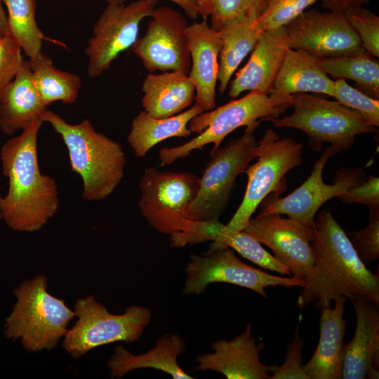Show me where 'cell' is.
Segmentation results:
<instances>
[{
    "label": "cell",
    "instance_id": "obj_29",
    "mask_svg": "<svg viewBox=\"0 0 379 379\" xmlns=\"http://www.w3.org/2000/svg\"><path fill=\"white\" fill-rule=\"evenodd\" d=\"M321 68L335 79L355 81L357 89L369 97L379 99V62L365 51L354 55L318 58Z\"/></svg>",
    "mask_w": 379,
    "mask_h": 379
},
{
    "label": "cell",
    "instance_id": "obj_22",
    "mask_svg": "<svg viewBox=\"0 0 379 379\" xmlns=\"http://www.w3.org/2000/svg\"><path fill=\"white\" fill-rule=\"evenodd\" d=\"M346 299L340 297L334 300L333 307L320 308L318 345L310 359L303 365L309 379L343 378Z\"/></svg>",
    "mask_w": 379,
    "mask_h": 379
},
{
    "label": "cell",
    "instance_id": "obj_25",
    "mask_svg": "<svg viewBox=\"0 0 379 379\" xmlns=\"http://www.w3.org/2000/svg\"><path fill=\"white\" fill-rule=\"evenodd\" d=\"M141 89L144 111L156 119L181 113L192 105L195 96V88L188 74L180 72L150 73Z\"/></svg>",
    "mask_w": 379,
    "mask_h": 379
},
{
    "label": "cell",
    "instance_id": "obj_39",
    "mask_svg": "<svg viewBox=\"0 0 379 379\" xmlns=\"http://www.w3.org/2000/svg\"><path fill=\"white\" fill-rule=\"evenodd\" d=\"M338 198L343 203L362 204L369 209L379 208V178L371 175Z\"/></svg>",
    "mask_w": 379,
    "mask_h": 379
},
{
    "label": "cell",
    "instance_id": "obj_32",
    "mask_svg": "<svg viewBox=\"0 0 379 379\" xmlns=\"http://www.w3.org/2000/svg\"><path fill=\"white\" fill-rule=\"evenodd\" d=\"M268 4L269 0H213L210 26L220 32L237 24H253Z\"/></svg>",
    "mask_w": 379,
    "mask_h": 379
},
{
    "label": "cell",
    "instance_id": "obj_15",
    "mask_svg": "<svg viewBox=\"0 0 379 379\" xmlns=\"http://www.w3.org/2000/svg\"><path fill=\"white\" fill-rule=\"evenodd\" d=\"M284 27L288 48L301 49L318 58L366 51L344 13L305 11Z\"/></svg>",
    "mask_w": 379,
    "mask_h": 379
},
{
    "label": "cell",
    "instance_id": "obj_24",
    "mask_svg": "<svg viewBox=\"0 0 379 379\" xmlns=\"http://www.w3.org/2000/svg\"><path fill=\"white\" fill-rule=\"evenodd\" d=\"M185 349L184 340L175 333L161 335L152 350L138 355L131 353L124 346L118 345L107 362L111 378H120L138 368H154L170 375L174 379H193L178 363V358Z\"/></svg>",
    "mask_w": 379,
    "mask_h": 379
},
{
    "label": "cell",
    "instance_id": "obj_16",
    "mask_svg": "<svg viewBox=\"0 0 379 379\" xmlns=\"http://www.w3.org/2000/svg\"><path fill=\"white\" fill-rule=\"evenodd\" d=\"M244 231L270 248L293 277L305 281L309 277L316 260L312 227L279 214H258L249 219Z\"/></svg>",
    "mask_w": 379,
    "mask_h": 379
},
{
    "label": "cell",
    "instance_id": "obj_9",
    "mask_svg": "<svg viewBox=\"0 0 379 379\" xmlns=\"http://www.w3.org/2000/svg\"><path fill=\"white\" fill-rule=\"evenodd\" d=\"M74 314L78 320L67 330L62 343L74 358L103 345L138 341L152 316L149 309L138 305L128 307L122 314H111L92 295L77 301Z\"/></svg>",
    "mask_w": 379,
    "mask_h": 379
},
{
    "label": "cell",
    "instance_id": "obj_41",
    "mask_svg": "<svg viewBox=\"0 0 379 379\" xmlns=\"http://www.w3.org/2000/svg\"><path fill=\"white\" fill-rule=\"evenodd\" d=\"M180 6L185 13L192 19H197L199 9L196 0H168Z\"/></svg>",
    "mask_w": 379,
    "mask_h": 379
},
{
    "label": "cell",
    "instance_id": "obj_8",
    "mask_svg": "<svg viewBox=\"0 0 379 379\" xmlns=\"http://www.w3.org/2000/svg\"><path fill=\"white\" fill-rule=\"evenodd\" d=\"M260 122L246 126L241 136L210 155L211 159L200 177L198 193L185 211V219H219L229 201L236 178L255 158L254 133Z\"/></svg>",
    "mask_w": 379,
    "mask_h": 379
},
{
    "label": "cell",
    "instance_id": "obj_10",
    "mask_svg": "<svg viewBox=\"0 0 379 379\" xmlns=\"http://www.w3.org/2000/svg\"><path fill=\"white\" fill-rule=\"evenodd\" d=\"M185 271V295L202 293L211 284L227 283L244 287L267 298L270 286L306 287L308 281L294 277L274 276L242 262L230 247L212 241L202 255L191 254Z\"/></svg>",
    "mask_w": 379,
    "mask_h": 379
},
{
    "label": "cell",
    "instance_id": "obj_42",
    "mask_svg": "<svg viewBox=\"0 0 379 379\" xmlns=\"http://www.w3.org/2000/svg\"><path fill=\"white\" fill-rule=\"evenodd\" d=\"M196 1L198 6L199 15L202 17L203 20H206L211 14L213 0H196Z\"/></svg>",
    "mask_w": 379,
    "mask_h": 379
},
{
    "label": "cell",
    "instance_id": "obj_40",
    "mask_svg": "<svg viewBox=\"0 0 379 379\" xmlns=\"http://www.w3.org/2000/svg\"><path fill=\"white\" fill-rule=\"evenodd\" d=\"M323 2L324 7L329 11L344 13L350 6L368 4L370 0H327Z\"/></svg>",
    "mask_w": 379,
    "mask_h": 379
},
{
    "label": "cell",
    "instance_id": "obj_45",
    "mask_svg": "<svg viewBox=\"0 0 379 379\" xmlns=\"http://www.w3.org/2000/svg\"><path fill=\"white\" fill-rule=\"evenodd\" d=\"M276 0H269V4H268V6L271 4H272L273 2H274Z\"/></svg>",
    "mask_w": 379,
    "mask_h": 379
},
{
    "label": "cell",
    "instance_id": "obj_33",
    "mask_svg": "<svg viewBox=\"0 0 379 379\" xmlns=\"http://www.w3.org/2000/svg\"><path fill=\"white\" fill-rule=\"evenodd\" d=\"M344 14L358 34L365 51L378 58L379 17L363 6H350Z\"/></svg>",
    "mask_w": 379,
    "mask_h": 379
},
{
    "label": "cell",
    "instance_id": "obj_2",
    "mask_svg": "<svg viewBox=\"0 0 379 379\" xmlns=\"http://www.w3.org/2000/svg\"><path fill=\"white\" fill-rule=\"evenodd\" d=\"M43 123L34 121L1 148L2 173L8 181L0 202L1 220L18 232L41 230L59 208L57 184L39 165L37 136Z\"/></svg>",
    "mask_w": 379,
    "mask_h": 379
},
{
    "label": "cell",
    "instance_id": "obj_13",
    "mask_svg": "<svg viewBox=\"0 0 379 379\" xmlns=\"http://www.w3.org/2000/svg\"><path fill=\"white\" fill-rule=\"evenodd\" d=\"M157 3V0H137L128 5H107L85 48L89 77L101 76L119 55L131 48L138 39L141 21L152 15Z\"/></svg>",
    "mask_w": 379,
    "mask_h": 379
},
{
    "label": "cell",
    "instance_id": "obj_34",
    "mask_svg": "<svg viewBox=\"0 0 379 379\" xmlns=\"http://www.w3.org/2000/svg\"><path fill=\"white\" fill-rule=\"evenodd\" d=\"M334 98L342 105L358 112L370 124L379 126V100L349 85L344 79L334 81Z\"/></svg>",
    "mask_w": 379,
    "mask_h": 379
},
{
    "label": "cell",
    "instance_id": "obj_1",
    "mask_svg": "<svg viewBox=\"0 0 379 379\" xmlns=\"http://www.w3.org/2000/svg\"><path fill=\"white\" fill-rule=\"evenodd\" d=\"M312 245L316 260L306 279L308 285L298 296L300 309L314 301L318 308L331 306L342 296L379 305L378 270L373 273L362 262L344 230L326 208L315 218Z\"/></svg>",
    "mask_w": 379,
    "mask_h": 379
},
{
    "label": "cell",
    "instance_id": "obj_19",
    "mask_svg": "<svg viewBox=\"0 0 379 379\" xmlns=\"http://www.w3.org/2000/svg\"><path fill=\"white\" fill-rule=\"evenodd\" d=\"M357 317L351 341L344 345L343 379H378L379 375L378 305L363 298L351 301Z\"/></svg>",
    "mask_w": 379,
    "mask_h": 379
},
{
    "label": "cell",
    "instance_id": "obj_17",
    "mask_svg": "<svg viewBox=\"0 0 379 379\" xmlns=\"http://www.w3.org/2000/svg\"><path fill=\"white\" fill-rule=\"evenodd\" d=\"M252 326L247 324L241 333L230 340L221 339L213 342V352L204 353L196 359L195 371H213L227 379H270L277 365L267 366L260 360L265 343L257 342Z\"/></svg>",
    "mask_w": 379,
    "mask_h": 379
},
{
    "label": "cell",
    "instance_id": "obj_37",
    "mask_svg": "<svg viewBox=\"0 0 379 379\" xmlns=\"http://www.w3.org/2000/svg\"><path fill=\"white\" fill-rule=\"evenodd\" d=\"M24 62L22 48L12 36H0V93L14 79Z\"/></svg>",
    "mask_w": 379,
    "mask_h": 379
},
{
    "label": "cell",
    "instance_id": "obj_28",
    "mask_svg": "<svg viewBox=\"0 0 379 379\" xmlns=\"http://www.w3.org/2000/svg\"><path fill=\"white\" fill-rule=\"evenodd\" d=\"M28 62L32 81L45 106L57 101L72 104L77 100L82 84L78 74L58 69L42 52Z\"/></svg>",
    "mask_w": 379,
    "mask_h": 379
},
{
    "label": "cell",
    "instance_id": "obj_38",
    "mask_svg": "<svg viewBox=\"0 0 379 379\" xmlns=\"http://www.w3.org/2000/svg\"><path fill=\"white\" fill-rule=\"evenodd\" d=\"M302 345L303 341L300 336L298 325L293 340L287 347L284 364L281 366H278L270 379H309L302 364Z\"/></svg>",
    "mask_w": 379,
    "mask_h": 379
},
{
    "label": "cell",
    "instance_id": "obj_35",
    "mask_svg": "<svg viewBox=\"0 0 379 379\" xmlns=\"http://www.w3.org/2000/svg\"><path fill=\"white\" fill-rule=\"evenodd\" d=\"M317 1L276 0L267 6L255 25L260 32L284 27Z\"/></svg>",
    "mask_w": 379,
    "mask_h": 379
},
{
    "label": "cell",
    "instance_id": "obj_31",
    "mask_svg": "<svg viewBox=\"0 0 379 379\" xmlns=\"http://www.w3.org/2000/svg\"><path fill=\"white\" fill-rule=\"evenodd\" d=\"M8 10L9 34L33 59L41 52L46 38L36 21L35 0H2Z\"/></svg>",
    "mask_w": 379,
    "mask_h": 379
},
{
    "label": "cell",
    "instance_id": "obj_36",
    "mask_svg": "<svg viewBox=\"0 0 379 379\" xmlns=\"http://www.w3.org/2000/svg\"><path fill=\"white\" fill-rule=\"evenodd\" d=\"M350 241L366 266L379 258V208L369 209L368 223L364 229L349 233Z\"/></svg>",
    "mask_w": 379,
    "mask_h": 379
},
{
    "label": "cell",
    "instance_id": "obj_30",
    "mask_svg": "<svg viewBox=\"0 0 379 379\" xmlns=\"http://www.w3.org/2000/svg\"><path fill=\"white\" fill-rule=\"evenodd\" d=\"M261 32L255 23L237 24L220 32L222 46L219 53L218 81L221 95L241 61L255 47Z\"/></svg>",
    "mask_w": 379,
    "mask_h": 379
},
{
    "label": "cell",
    "instance_id": "obj_44",
    "mask_svg": "<svg viewBox=\"0 0 379 379\" xmlns=\"http://www.w3.org/2000/svg\"><path fill=\"white\" fill-rule=\"evenodd\" d=\"M102 1H103L104 2H106L107 4H124L125 0H102Z\"/></svg>",
    "mask_w": 379,
    "mask_h": 379
},
{
    "label": "cell",
    "instance_id": "obj_4",
    "mask_svg": "<svg viewBox=\"0 0 379 379\" xmlns=\"http://www.w3.org/2000/svg\"><path fill=\"white\" fill-rule=\"evenodd\" d=\"M292 106V95L282 96L273 93L267 95L251 91L238 100L203 112L192 118L187 126L191 133L197 135L180 145L161 148L159 152L160 164H171L209 144L213 145L211 155L225 137L237 128L278 118Z\"/></svg>",
    "mask_w": 379,
    "mask_h": 379
},
{
    "label": "cell",
    "instance_id": "obj_18",
    "mask_svg": "<svg viewBox=\"0 0 379 379\" xmlns=\"http://www.w3.org/2000/svg\"><path fill=\"white\" fill-rule=\"evenodd\" d=\"M223 244L259 267L282 275H291L288 268L267 251L257 240L244 231L229 229L219 219L197 221L187 220L178 233L170 236L173 248H182L206 241Z\"/></svg>",
    "mask_w": 379,
    "mask_h": 379
},
{
    "label": "cell",
    "instance_id": "obj_21",
    "mask_svg": "<svg viewBox=\"0 0 379 379\" xmlns=\"http://www.w3.org/2000/svg\"><path fill=\"white\" fill-rule=\"evenodd\" d=\"M188 48L192 65L188 76L195 88V103L204 112L215 107V88L222 46L220 32L213 29L206 20L188 25Z\"/></svg>",
    "mask_w": 379,
    "mask_h": 379
},
{
    "label": "cell",
    "instance_id": "obj_27",
    "mask_svg": "<svg viewBox=\"0 0 379 379\" xmlns=\"http://www.w3.org/2000/svg\"><path fill=\"white\" fill-rule=\"evenodd\" d=\"M203 112L197 103L180 114L164 119H156L144 110L140 111L132 120L126 140L136 157H144L161 141L190 135L189 122Z\"/></svg>",
    "mask_w": 379,
    "mask_h": 379
},
{
    "label": "cell",
    "instance_id": "obj_6",
    "mask_svg": "<svg viewBox=\"0 0 379 379\" xmlns=\"http://www.w3.org/2000/svg\"><path fill=\"white\" fill-rule=\"evenodd\" d=\"M291 95L293 112L266 121L277 128H294L303 131L309 138L308 147L313 151H320L326 142L336 153L343 152L352 146L357 135L376 131V127L358 112L338 101L305 93Z\"/></svg>",
    "mask_w": 379,
    "mask_h": 379
},
{
    "label": "cell",
    "instance_id": "obj_43",
    "mask_svg": "<svg viewBox=\"0 0 379 379\" xmlns=\"http://www.w3.org/2000/svg\"><path fill=\"white\" fill-rule=\"evenodd\" d=\"M9 34L8 19L3 7V1L0 0V36Z\"/></svg>",
    "mask_w": 379,
    "mask_h": 379
},
{
    "label": "cell",
    "instance_id": "obj_14",
    "mask_svg": "<svg viewBox=\"0 0 379 379\" xmlns=\"http://www.w3.org/2000/svg\"><path fill=\"white\" fill-rule=\"evenodd\" d=\"M145 34L131 46L149 72H180L188 74L191 58L185 18L168 6L155 8Z\"/></svg>",
    "mask_w": 379,
    "mask_h": 379
},
{
    "label": "cell",
    "instance_id": "obj_7",
    "mask_svg": "<svg viewBox=\"0 0 379 379\" xmlns=\"http://www.w3.org/2000/svg\"><path fill=\"white\" fill-rule=\"evenodd\" d=\"M303 145L293 138H280L272 129H267L254 147L256 162L244 173L248 178L246 191L239 208L226 225L235 231H244L262 201L270 193L279 195L285 187L284 177L302 162Z\"/></svg>",
    "mask_w": 379,
    "mask_h": 379
},
{
    "label": "cell",
    "instance_id": "obj_23",
    "mask_svg": "<svg viewBox=\"0 0 379 379\" xmlns=\"http://www.w3.org/2000/svg\"><path fill=\"white\" fill-rule=\"evenodd\" d=\"M46 110L32 81L29 62L25 60L14 79L0 93V131L8 135L23 131L34 121H43Z\"/></svg>",
    "mask_w": 379,
    "mask_h": 379
},
{
    "label": "cell",
    "instance_id": "obj_3",
    "mask_svg": "<svg viewBox=\"0 0 379 379\" xmlns=\"http://www.w3.org/2000/svg\"><path fill=\"white\" fill-rule=\"evenodd\" d=\"M42 119L66 146L72 171L82 180L81 198L99 201L110 196L124 175L126 158L122 146L97 132L87 119L72 124L48 109Z\"/></svg>",
    "mask_w": 379,
    "mask_h": 379
},
{
    "label": "cell",
    "instance_id": "obj_46",
    "mask_svg": "<svg viewBox=\"0 0 379 379\" xmlns=\"http://www.w3.org/2000/svg\"><path fill=\"white\" fill-rule=\"evenodd\" d=\"M1 196L0 194V202H1ZM1 220V209H0V220Z\"/></svg>",
    "mask_w": 379,
    "mask_h": 379
},
{
    "label": "cell",
    "instance_id": "obj_26",
    "mask_svg": "<svg viewBox=\"0 0 379 379\" xmlns=\"http://www.w3.org/2000/svg\"><path fill=\"white\" fill-rule=\"evenodd\" d=\"M271 93L282 96L317 93L333 97L334 81L321 68L318 58L301 49L288 48Z\"/></svg>",
    "mask_w": 379,
    "mask_h": 379
},
{
    "label": "cell",
    "instance_id": "obj_12",
    "mask_svg": "<svg viewBox=\"0 0 379 379\" xmlns=\"http://www.w3.org/2000/svg\"><path fill=\"white\" fill-rule=\"evenodd\" d=\"M336 154L330 145L316 161L307 180L286 197L272 192L260 203L258 214L286 215L309 227L314 225L315 215L321 206L338 197L367 178L363 168L342 167L336 172L334 182L326 184L322 173L328 159Z\"/></svg>",
    "mask_w": 379,
    "mask_h": 379
},
{
    "label": "cell",
    "instance_id": "obj_5",
    "mask_svg": "<svg viewBox=\"0 0 379 379\" xmlns=\"http://www.w3.org/2000/svg\"><path fill=\"white\" fill-rule=\"evenodd\" d=\"M46 288L47 279L39 275L13 291L17 302L6 319L4 335L12 340L20 338L22 347L29 351L54 348L75 316L63 300L53 296Z\"/></svg>",
    "mask_w": 379,
    "mask_h": 379
},
{
    "label": "cell",
    "instance_id": "obj_20",
    "mask_svg": "<svg viewBox=\"0 0 379 379\" xmlns=\"http://www.w3.org/2000/svg\"><path fill=\"white\" fill-rule=\"evenodd\" d=\"M288 49L285 27L262 32L248 61L232 81L229 95L235 98L245 91L269 95Z\"/></svg>",
    "mask_w": 379,
    "mask_h": 379
},
{
    "label": "cell",
    "instance_id": "obj_11",
    "mask_svg": "<svg viewBox=\"0 0 379 379\" xmlns=\"http://www.w3.org/2000/svg\"><path fill=\"white\" fill-rule=\"evenodd\" d=\"M200 177L190 172L161 171L147 168L139 183L140 213L156 231L173 235L184 228L185 213L196 197Z\"/></svg>",
    "mask_w": 379,
    "mask_h": 379
}]
</instances>
